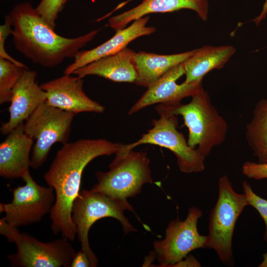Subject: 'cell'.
Wrapping results in <instances>:
<instances>
[{"instance_id":"cell-1","label":"cell","mask_w":267,"mask_h":267,"mask_svg":"<svg viewBox=\"0 0 267 267\" xmlns=\"http://www.w3.org/2000/svg\"><path fill=\"white\" fill-rule=\"evenodd\" d=\"M119 143L103 138L81 139L67 142L58 150L44 178L54 190L55 201L50 212L54 234L74 241L76 229L72 220L73 202L79 195L87 165L101 156L115 154Z\"/></svg>"},{"instance_id":"cell-2","label":"cell","mask_w":267,"mask_h":267,"mask_svg":"<svg viewBox=\"0 0 267 267\" xmlns=\"http://www.w3.org/2000/svg\"><path fill=\"white\" fill-rule=\"evenodd\" d=\"M9 14L16 50L32 62L46 68L56 67L66 59L75 58L98 33L94 30L76 38L62 37L29 2L14 6Z\"/></svg>"},{"instance_id":"cell-3","label":"cell","mask_w":267,"mask_h":267,"mask_svg":"<svg viewBox=\"0 0 267 267\" xmlns=\"http://www.w3.org/2000/svg\"><path fill=\"white\" fill-rule=\"evenodd\" d=\"M191 97L186 104H160L155 109L159 114L181 115L188 130V145L193 149L197 146L198 151L206 157L214 147L225 141L228 126L204 89Z\"/></svg>"},{"instance_id":"cell-4","label":"cell","mask_w":267,"mask_h":267,"mask_svg":"<svg viewBox=\"0 0 267 267\" xmlns=\"http://www.w3.org/2000/svg\"><path fill=\"white\" fill-rule=\"evenodd\" d=\"M125 210L135 213L127 200L113 198L91 189L80 191L74 200L72 207V220L81 250L88 256L91 267H96L98 263L89 243V232L91 226L101 219L110 217L120 222L125 234L136 231L125 216Z\"/></svg>"},{"instance_id":"cell-5","label":"cell","mask_w":267,"mask_h":267,"mask_svg":"<svg viewBox=\"0 0 267 267\" xmlns=\"http://www.w3.org/2000/svg\"><path fill=\"white\" fill-rule=\"evenodd\" d=\"M248 205L245 194L237 193L226 175L219 180V194L210 213L209 233L204 248L214 250L224 264L232 266L234 258L232 241L237 220Z\"/></svg>"},{"instance_id":"cell-6","label":"cell","mask_w":267,"mask_h":267,"mask_svg":"<svg viewBox=\"0 0 267 267\" xmlns=\"http://www.w3.org/2000/svg\"><path fill=\"white\" fill-rule=\"evenodd\" d=\"M0 233L10 242L14 243L17 251L8 256L14 267H70L75 254L69 239L62 237L48 242H43L18 228L0 220Z\"/></svg>"},{"instance_id":"cell-7","label":"cell","mask_w":267,"mask_h":267,"mask_svg":"<svg viewBox=\"0 0 267 267\" xmlns=\"http://www.w3.org/2000/svg\"><path fill=\"white\" fill-rule=\"evenodd\" d=\"M107 172H97V183L91 189L113 198L127 200L140 193L145 183H152L153 178L150 160L145 152L130 150L115 154Z\"/></svg>"},{"instance_id":"cell-8","label":"cell","mask_w":267,"mask_h":267,"mask_svg":"<svg viewBox=\"0 0 267 267\" xmlns=\"http://www.w3.org/2000/svg\"><path fill=\"white\" fill-rule=\"evenodd\" d=\"M76 114L48 105L41 104L24 123V131L36 140L30 167L37 169L46 161L51 147L68 142L72 121Z\"/></svg>"},{"instance_id":"cell-9","label":"cell","mask_w":267,"mask_h":267,"mask_svg":"<svg viewBox=\"0 0 267 267\" xmlns=\"http://www.w3.org/2000/svg\"><path fill=\"white\" fill-rule=\"evenodd\" d=\"M160 118L153 120V127L136 141L128 144L119 143L115 154H123L143 144L158 145L171 150L175 155L179 170L184 173L202 172L205 169V157L197 149L189 146L183 134L177 130L176 115L159 114Z\"/></svg>"},{"instance_id":"cell-10","label":"cell","mask_w":267,"mask_h":267,"mask_svg":"<svg viewBox=\"0 0 267 267\" xmlns=\"http://www.w3.org/2000/svg\"><path fill=\"white\" fill-rule=\"evenodd\" d=\"M22 179L25 184L13 189L11 202L0 204V212L5 214L2 219L18 228L40 222L55 201L54 189L38 184L29 171Z\"/></svg>"},{"instance_id":"cell-11","label":"cell","mask_w":267,"mask_h":267,"mask_svg":"<svg viewBox=\"0 0 267 267\" xmlns=\"http://www.w3.org/2000/svg\"><path fill=\"white\" fill-rule=\"evenodd\" d=\"M202 215L200 209L191 207L184 221L178 218L169 222L165 238L153 243L160 267H172L192 251L204 248L206 236L200 234L197 229V222Z\"/></svg>"},{"instance_id":"cell-12","label":"cell","mask_w":267,"mask_h":267,"mask_svg":"<svg viewBox=\"0 0 267 267\" xmlns=\"http://www.w3.org/2000/svg\"><path fill=\"white\" fill-rule=\"evenodd\" d=\"M48 105L76 114L81 112L102 113L105 107L87 95L83 90V78L63 76L43 83Z\"/></svg>"},{"instance_id":"cell-13","label":"cell","mask_w":267,"mask_h":267,"mask_svg":"<svg viewBox=\"0 0 267 267\" xmlns=\"http://www.w3.org/2000/svg\"><path fill=\"white\" fill-rule=\"evenodd\" d=\"M185 74L183 62L171 69L150 85L128 112L131 115L156 103L175 104L203 89L202 80L191 82L176 81Z\"/></svg>"},{"instance_id":"cell-14","label":"cell","mask_w":267,"mask_h":267,"mask_svg":"<svg viewBox=\"0 0 267 267\" xmlns=\"http://www.w3.org/2000/svg\"><path fill=\"white\" fill-rule=\"evenodd\" d=\"M37 73L26 69L14 88L8 108L7 122L2 123L0 128L3 135L8 134L45 102L46 93L38 84Z\"/></svg>"},{"instance_id":"cell-15","label":"cell","mask_w":267,"mask_h":267,"mask_svg":"<svg viewBox=\"0 0 267 267\" xmlns=\"http://www.w3.org/2000/svg\"><path fill=\"white\" fill-rule=\"evenodd\" d=\"M149 19L148 16H144L134 20L127 28L117 31L114 36L102 44L91 49L81 50L73 62L65 69L64 74L71 75L93 61L121 51L134 40L153 33L156 28L146 26Z\"/></svg>"},{"instance_id":"cell-16","label":"cell","mask_w":267,"mask_h":267,"mask_svg":"<svg viewBox=\"0 0 267 267\" xmlns=\"http://www.w3.org/2000/svg\"><path fill=\"white\" fill-rule=\"evenodd\" d=\"M7 135L0 144V176L5 178H22L29 171L34 139L25 133L24 123Z\"/></svg>"},{"instance_id":"cell-17","label":"cell","mask_w":267,"mask_h":267,"mask_svg":"<svg viewBox=\"0 0 267 267\" xmlns=\"http://www.w3.org/2000/svg\"><path fill=\"white\" fill-rule=\"evenodd\" d=\"M181 9L194 11L204 21L208 19V0H143L135 7L110 18L108 24L117 31L147 14L173 12Z\"/></svg>"},{"instance_id":"cell-18","label":"cell","mask_w":267,"mask_h":267,"mask_svg":"<svg viewBox=\"0 0 267 267\" xmlns=\"http://www.w3.org/2000/svg\"><path fill=\"white\" fill-rule=\"evenodd\" d=\"M135 53L125 48L117 53L93 61L72 74L82 78L96 75L115 82L134 83L137 78L134 62Z\"/></svg>"},{"instance_id":"cell-19","label":"cell","mask_w":267,"mask_h":267,"mask_svg":"<svg viewBox=\"0 0 267 267\" xmlns=\"http://www.w3.org/2000/svg\"><path fill=\"white\" fill-rule=\"evenodd\" d=\"M196 50L170 55L143 51L135 53L134 62L137 78L134 83L148 88L171 69L185 62Z\"/></svg>"},{"instance_id":"cell-20","label":"cell","mask_w":267,"mask_h":267,"mask_svg":"<svg viewBox=\"0 0 267 267\" xmlns=\"http://www.w3.org/2000/svg\"><path fill=\"white\" fill-rule=\"evenodd\" d=\"M236 52L231 45H205L197 48L195 52L183 62L186 82L202 80L214 69H222Z\"/></svg>"},{"instance_id":"cell-21","label":"cell","mask_w":267,"mask_h":267,"mask_svg":"<svg viewBox=\"0 0 267 267\" xmlns=\"http://www.w3.org/2000/svg\"><path fill=\"white\" fill-rule=\"evenodd\" d=\"M246 138L258 162H267V99H260L246 126Z\"/></svg>"},{"instance_id":"cell-22","label":"cell","mask_w":267,"mask_h":267,"mask_svg":"<svg viewBox=\"0 0 267 267\" xmlns=\"http://www.w3.org/2000/svg\"><path fill=\"white\" fill-rule=\"evenodd\" d=\"M27 68L0 58V104L10 102L13 89L24 71Z\"/></svg>"},{"instance_id":"cell-23","label":"cell","mask_w":267,"mask_h":267,"mask_svg":"<svg viewBox=\"0 0 267 267\" xmlns=\"http://www.w3.org/2000/svg\"><path fill=\"white\" fill-rule=\"evenodd\" d=\"M65 0H41L36 10L52 28H55L56 20Z\"/></svg>"},{"instance_id":"cell-24","label":"cell","mask_w":267,"mask_h":267,"mask_svg":"<svg viewBox=\"0 0 267 267\" xmlns=\"http://www.w3.org/2000/svg\"><path fill=\"white\" fill-rule=\"evenodd\" d=\"M242 186L248 205L254 208L264 221L266 230L264 238L267 242V200L257 195L253 191L250 184L247 181H243Z\"/></svg>"},{"instance_id":"cell-25","label":"cell","mask_w":267,"mask_h":267,"mask_svg":"<svg viewBox=\"0 0 267 267\" xmlns=\"http://www.w3.org/2000/svg\"><path fill=\"white\" fill-rule=\"evenodd\" d=\"M12 23L10 15H6L4 22L0 26V58L9 60L19 66L27 67L22 62L11 56L5 49L6 40L11 34Z\"/></svg>"},{"instance_id":"cell-26","label":"cell","mask_w":267,"mask_h":267,"mask_svg":"<svg viewBox=\"0 0 267 267\" xmlns=\"http://www.w3.org/2000/svg\"><path fill=\"white\" fill-rule=\"evenodd\" d=\"M243 174L250 179H267V162L246 161L242 166Z\"/></svg>"},{"instance_id":"cell-27","label":"cell","mask_w":267,"mask_h":267,"mask_svg":"<svg viewBox=\"0 0 267 267\" xmlns=\"http://www.w3.org/2000/svg\"><path fill=\"white\" fill-rule=\"evenodd\" d=\"M70 267H91L87 255L82 250L76 252L72 259Z\"/></svg>"},{"instance_id":"cell-28","label":"cell","mask_w":267,"mask_h":267,"mask_svg":"<svg viewBox=\"0 0 267 267\" xmlns=\"http://www.w3.org/2000/svg\"><path fill=\"white\" fill-rule=\"evenodd\" d=\"M172 267H201L198 261L191 255L185 257L181 260L175 264Z\"/></svg>"},{"instance_id":"cell-29","label":"cell","mask_w":267,"mask_h":267,"mask_svg":"<svg viewBox=\"0 0 267 267\" xmlns=\"http://www.w3.org/2000/svg\"><path fill=\"white\" fill-rule=\"evenodd\" d=\"M267 15V0H265V2L263 5L262 10L260 14L256 17L252 21L255 23L256 26H259L262 20L266 18Z\"/></svg>"},{"instance_id":"cell-30","label":"cell","mask_w":267,"mask_h":267,"mask_svg":"<svg viewBox=\"0 0 267 267\" xmlns=\"http://www.w3.org/2000/svg\"><path fill=\"white\" fill-rule=\"evenodd\" d=\"M258 267H267V252L263 255V260Z\"/></svg>"}]
</instances>
